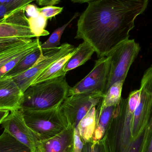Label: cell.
Masks as SVG:
<instances>
[{
    "label": "cell",
    "instance_id": "7c38bea8",
    "mask_svg": "<svg viewBox=\"0 0 152 152\" xmlns=\"http://www.w3.org/2000/svg\"><path fill=\"white\" fill-rule=\"evenodd\" d=\"M140 89V99L134 112L132 121L131 134L133 140L137 138L145 129L151 112L152 96L143 89Z\"/></svg>",
    "mask_w": 152,
    "mask_h": 152
},
{
    "label": "cell",
    "instance_id": "d6986e66",
    "mask_svg": "<svg viewBox=\"0 0 152 152\" xmlns=\"http://www.w3.org/2000/svg\"><path fill=\"white\" fill-rule=\"evenodd\" d=\"M34 152L4 129L0 135V152Z\"/></svg>",
    "mask_w": 152,
    "mask_h": 152
},
{
    "label": "cell",
    "instance_id": "277c9868",
    "mask_svg": "<svg viewBox=\"0 0 152 152\" xmlns=\"http://www.w3.org/2000/svg\"><path fill=\"white\" fill-rule=\"evenodd\" d=\"M21 110L26 124L40 141L53 137L69 126L60 106L46 110Z\"/></svg>",
    "mask_w": 152,
    "mask_h": 152
},
{
    "label": "cell",
    "instance_id": "ac0fdd59",
    "mask_svg": "<svg viewBox=\"0 0 152 152\" xmlns=\"http://www.w3.org/2000/svg\"><path fill=\"white\" fill-rule=\"evenodd\" d=\"M96 106H94L78 124V130L83 143L90 141L95 128Z\"/></svg>",
    "mask_w": 152,
    "mask_h": 152
},
{
    "label": "cell",
    "instance_id": "f546056e",
    "mask_svg": "<svg viewBox=\"0 0 152 152\" xmlns=\"http://www.w3.org/2000/svg\"><path fill=\"white\" fill-rule=\"evenodd\" d=\"M101 141L95 142L92 139L88 142L84 143V146L81 152H100Z\"/></svg>",
    "mask_w": 152,
    "mask_h": 152
},
{
    "label": "cell",
    "instance_id": "5b68a950",
    "mask_svg": "<svg viewBox=\"0 0 152 152\" xmlns=\"http://www.w3.org/2000/svg\"><path fill=\"white\" fill-rule=\"evenodd\" d=\"M140 50V45L134 39H129L119 44L106 55L110 60L108 90L115 82L125 81L129 70Z\"/></svg>",
    "mask_w": 152,
    "mask_h": 152
},
{
    "label": "cell",
    "instance_id": "9a60e30c",
    "mask_svg": "<svg viewBox=\"0 0 152 152\" xmlns=\"http://www.w3.org/2000/svg\"><path fill=\"white\" fill-rule=\"evenodd\" d=\"M94 52V50L92 46L84 41L76 47L74 54L64 67V71L67 73L84 65L91 59Z\"/></svg>",
    "mask_w": 152,
    "mask_h": 152
},
{
    "label": "cell",
    "instance_id": "e575fe53",
    "mask_svg": "<svg viewBox=\"0 0 152 152\" xmlns=\"http://www.w3.org/2000/svg\"><path fill=\"white\" fill-rule=\"evenodd\" d=\"M38 5L40 6L54 5L59 3L60 0H36Z\"/></svg>",
    "mask_w": 152,
    "mask_h": 152
},
{
    "label": "cell",
    "instance_id": "1f68e13d",
    "mask_svg": "<svg viewBox=\"0 0 152 152\" xmlns=\"http://www.w3.org/2000/svg\"><path fill=\"white\" fill-rule=\"evenodd\" d=\"M25 14L27 18H34L40 14L39 8L34 4H29L25 7Z\"/></svg>",
    "mask_w": 152,
    "mask_h": 152
},
{
    "label": "cell",
    "instance_id": "d4e9b609",
    "mask_svg": "<svg viewBox=\"0 0 152 152\" xmlns=\"http://www.w3.org/2000/svg\"><path fill=\"white\" fill-rule=\"evenodd\" d=\"M42 43L40 41L36 44L34 45L33 46H31L29 48L26 50V51L22 53L20 55L18 56L16 58L12 59L11 60L7 62L4 66L0 68V77H3L7 74L9 71H10L21 60V59L23 58L27 54H28L31 52L33 51L34 50L40 46Z\"/></svg>",
    "mask_w": 152,
    "mask_h": 152
},
{
    "label": "cell",
    "instance_id": "603a6c76",
    "mask_svg": "<svg viewBox=\"0 0 152 152\" xmlns=\"http://www.w3.org/2000/svg\"><path fill=\"white\" fill-rule=\"evenodd\" d=\"M28 19L31 32L35 37L39 38L50 34V32L45 29L48 19L41 13L37 17Z\"/></svg>",
    "mask_w": 152,
    "mask_h": 152
},
{
    "label": "cell",
    "instance_id": "f1b7e54d",
    "mask_svg": "<svg viewBox=\"0 0 152 152\" xmlns=\"http://www.w3.org/2000/svg\"><path fill=\"white\" fill-rule=\"evenodd\" d=\"M141 89L134 90L129 94L127 97L128 106L130 110L134 112L140 99Z\"/></svg>",
    "mask_w": 152,
    "mask_h": 152
},
{
    "label": "cell",
    "instance_id": "4fadbf2b",
    "mask_svg": "<svg viewBox=\"0 0 152 152\" xmlns=\"http://www.w3.org/2000/svg\"><path fill=\"white\" fill-rule=\"evenodd\" d=\"M75 128L69 126L57 135L47 140L40 141L41 152H74Z\"/></svg>",
    "mask_w": 152,
    "mask_h": 152
},
{
    "label": "cell",
    "instance_id": "4dcf8cb0",
    "mask_svg": "<svg viewBox=\"0 0 152 152\" xmlns=\"http://www.w3.org/2000/svg\"><path fill=\"white\" fill-rule=\"evenodd\" d=\"M84 143L78 130L77 128L75 129L74 137V152H81Z\"/></svg>",
    "mask_w": 152,
    "mask_h": 152
},
{
    "label": "cell",
    "instance_id": "d590c367",
    "mask_svg": "<svg viewBox=\"0 0 152 152\" xmlns=\"http://www.w3.org/2000/svg\"><path fill=\"white\" fill-rule=\"evenodd\" d=\"M9 111L7 110H0V125H1L4 120L9 115Z\"/></svg>",
    "mask_w": 152,
    "mask_h": 152
},
{
    "label": "cell",
    "instance_id": "74e56055",
    "mask_svg": "<svg viewBox=\"0 0 152 152\" xmlns=\"http://www.w3.org/2000/svg\"><path fill=\"white\" fill-rule=\"evenodd\" d=\"M100 152H106L104 143L103 142H102L101 143V151Z\"/></svg>",
    "mask_w": 152,
    "mask_h": 152
},
{
    "label": "cell",
    "instance_id": "52a82bcc",
    "mask_svg": "<svg viewBox=\"0 0 152 152\" xmlns=\"http://www.w3.org/2000/svg\"><path fill=\"white\" fill-rule=\"evenodd\" d=\"M110 73V60L107 56L96 61L90 73L70 88L69 96L82 93H96L104 97L107 93Z\"/></svg>",
    "mask_w": 152,
    "mask_h": 152
},
{
    "label": "cell",
    "instance_id": "d6a6232c",
    "mask_svg": "<svg viewBox=\"0 0 152 152\" xmlns=\"http://www.w3.org/2000/svg\"><path fill=\"white\" fill-rule=\"evenodd\" d=\"M142 152H152V129L149 132L146 131Z\"/></svg>",
    "mask_w": 152,
    "mask_h": 152
},
{
    "label": "cell",
    "instance_id": "cb8c5ba5",
    "mask_svg": "<svg viewBox=\"0 0 152 152\" xmlns=\"http://www.w3.org/2000/svg\"><path fill=\"white\" fill-rule=\"evenodd\" d=\"M140 88L143 89L152 96V66L145 70L141 82ZM152 129V106L150 119L146 127V131L149 132Z\"/></svg>",
    "mask_w": 152,
    "mask_h": 152
},
{
    "label": "cell",
    "instance_id": "6da1fadb",
    "mask_svg": "<svg viewBox=\"0 0 152 152\" xmlns=\"http://www.w3.org/2000/svg\"><path fill=\"white\" fill-rule=\"evenodd\" d=\"M148 0H96L88 3L79 16L75 38L94 48L98 58L105 57L128 40L137 17L145 10Z\"/></svg>",
    "mask_w": 152,
    "mask_h": 152
},
{
    "label": "cell",
    "instance_id": "4316f807",
    "mask_svg": "<svg viewBox=\"0 0 152 152\" xmlns=\"http://www.w3.org/2000/svg\"><path fill=\"white\" fill-rule=\"evenodd\" d=\"M146 128L137 138L132 141L126 152H142Z\"/></svg>",
    "mask_w": 152,
    "mask_h": 152
},
{
    "label": "cell",
    "instance_id": "8fae6325",
    "mask_svg": "<svg viewBox=\"0 0 152 152\" xmlns=\"http://www.w3.org/2000/svg\"><path fill=\"white\" fill-rule=\"evenodd\" d=\"M23 94L12 77H0V110H20Z\"/></svg>",
    "mask_w": 152,
    "mask_h": 152
},
{
    "label": "cell",
    "instance_id": "e0dca14e",
    "mask_svg": "<svg viewBox=\"0 0 152 152\" xmlns=\"http://www.w3.org/2000/svg\"><path fill=\"white\" fill-rule=\"evenodd\" d=\"M41 45L26 55L16 66L4 76L12 77L29 69L36 63L43 52Z\"/></svg>",
    "mask_w": 152,
    "mask_h": 152
},
{
    "label": "cell",
    "instance_id": "7402d4cb",
    "mask_svg": "<svg viewBox=\"0 0 152 152\" xmlns=\"http://www.w3.org/2000/svg\"><path fill=\"white\" fill-rule=\"evenodd\" d=\"M79 16V14L78 12L75 13V15L66 23L55 29L49 38L44 43H42L41 48L42 49H51L61 45V39L64 31L70 23Z\"/></svg>",
    "mask_w": 152,
    "mask_h": 152
},
{
    "label": "cell",
    "instance_id": "f35d334b",
    "mask_svg": "<svg viewBox=\"0 0 152 152\" xmlns=\"http://www.w3.org/2000/svg\"><path fill=\"white\" fill-rule=\"evenodd\" d=\"M34 152H41V151H40V150H39V147H38V149H37V150H36V151H34Z\"/></svg>",
    "mask_w": 152,
    "mask_h": 152
},
{
    "label": "cell",
    "instance_id": "3957f363",
    "mask_svg": "<svg viewBox=\"0 0 152 152\" xmlns=\"http://www.w3.org/2000/svg\"><path fill=\"white\" fill-rule=\"evenodd\" d=\"M134 112L128 106L127 98H121L116 105L113 117L102 138L106 152H126L133 141L132 121Z\"/></svg>",
    "mask_w": 152,
    "mask_h": 152
},
{
    "label": "cell",
    "instance_id": "ba28073f",
    "mask_svg": "<svg viewBox=\"0 0 152 152\" xmlns=\"http://www.w3.org/2000/svg\"><path fill=\"white\" fill-rule=\"evenodd\" d=\"M104 96L96 93H82L68 96L60 108L69 126L75 129L84 116L94 106H96Z\"/></svg>",
    "mask_w": 152,
    "mask_h": 152
},
{
    "label": "cell",
    "instance_id": "8992f818",
    "mask_svg": "<svg viewBox=\"0 0 152 152\" xmlns=\"http://www.w3.org/2000/svg\"><path fill=\"white\" fill-rule=\"evenodd\" d=\"M75 49L73 45L64 43L58 47L43 49V52L36 63L26 71L12 77L23 93L34 81L53 63Z\"/></svg>",
    "mask_w": 152,
    "mask_h": 152
},
{
    "label": "cell",
    "instance_id": "ffe728a7",
    "mask_svg": "<svg viewBox=\"0 0 152 152\" xmlns=\"http://www.w3.org/2000/svg\"><path fill=\"white\" fill-rule=\"evenodd\" d=\"M40 41L39 38L31 39L26 42L9 48L0 52V68L12 59L16 58L26 50Z\"/></svg>",
    "mask_w": 152,
    "mask_h": 152
},
{
    "label": "cell",
    "instance_id": "30bf717a",
    "mask_svg": "<svg viewBox=\"0 0 152 152\" xmlns=\"http://www.w3.org/2000/svg\"><path fill=\"white\" fill-rule=\"evenodd\" d=\"M24 9L15 11L0 20V38L35 37L31 32Z\"/></svg>",
    "mask_w": 152,
    "mask_h": 152
},
{
    "label": "cell",
    "instance_id": "8d00e7d4",
    "mask_svg": "<svg viewBox=\"0 0 152 152\" xmlns=\"http://www.w3.org/2000/svg\"><path fill=\"white\" fill-rule=\"evenodd\" d=\"M71 1L77 3H88L89 2L93 1L96 0H70Z\"/></svg>",
    "mask_w": 152,
    "mask_h": 152
},
{
    "label": "cell",
    "instance_id": "83f0119b",
    "mask_svg": "<svg viewBox=\"0 0 152 152\" xmlns=\"http://www.w3.org/2000/svg\"><path fill=\"white\" fill-rule=\"evenodd\" d=\"M63 10V7H58L54 5H48L42 8H39L40 13L48 20H51L57 15L60 14Z\"/></svg>",
    "mask_w": 152,
    "mask_h": 152
},
{
    "label": "cell",
    "instance_id": "7a4b0ae2",
    "mask_svg": "<svg viewBox=\"0 0 152 152\" xmlns=\"http://www.w3.org/2000/svg\"><path fill=\"white\" fill-rule=\"evenodd\" d=\"M66 76L30 86L23 94L21 110H43L60 107L69 96L71 88Z\"/></svg>",
    "mask_w": 152,
    "mask_h": 152
},
{
    "label": "cell",
    "instance_id": "2e32d148",
    "mask_svg": "<svg viewBox=\"0 0 152 152\" xmlns=\"http://www.w3.org/2000/svg\"><path fill=\"white\" fill-rule=\"evenodd\" d=\"M75 49V48L72 51L53 63L34 81L32 85L45 80L66 76V73L64 71V67L74 54Z\"/></svg>",
    "mask_w": 152,
    "mask_h": 152
},
{
    "label": "cell",
    "instance_id": "9c48e42d",
    "mask_svg": "<svg viewBox=\"0 0 152 152\" xmlns=\"http://www.w3.org/2000/svg\"><path fill=\"white\" fill-rule=\"evenodd\" d=\"M1 125L4 129L33 151L38 149L40 141L26 124L21 109L10 111Z\"/></svg>",
    "mask_w": 152,
    "mask_h": 152
},
{
    "label": "cell",
    "instance_id": "484cf974",
    "mask_svg": "<svg viewBox=\"0 0 152 152\" xmlns=\"http://www.w3.org/2000/svg\"><path fill=\"white\" fill-rule=\"evenodd\" d=\"M30 39H24L16 37L0 38V52L13 46L26 42Z\"/></svg>",
    "mask_w": 152,
    "mask_h": 152
},
{
    "label": "cell",
    "instance_id": "836d02e7",
    "mask_svg": "<svg viewBox=\"0 0 152 152\" xmlns=\"http://www.w3.org/2000/svg\"><path fill=\"white\" fill-rule=\"evenodd\" d=\"M36 0H0V5L3 4H18L25 7Z\"/></svg>",
    "mask_w": 152,
    "mask_h": 152
},
{
    "label": "cell",
    "instance_id": "44dd1931",
    "mask_svg": "<svg viewBox=\"0 0 152 152\" xmlns=\"http://www.w3.org/2000/svg\"><path fill=\"white\" fill-rule=\"evenodd\" d=\"M125 81L119 80L113 83L99 104L102 107L114 106L118 104L121 99V93Z\"/></svg>",
    "mask_w": 152,
    "mask_h": 152
},
{
    "label": "cell",
    "instance_id": "5bb4252c",
    "mask_svg": "<svg viewBox=\"0 0 152 152\" xmlns=\"http://www.w3.org/2000/svg\"><path fill=\"white\" fill-rule=\"evenodd\" d=\"M96 110L95 128L92 139L95 142L101 141L105 135L106 130L113 117L115 107H101L98 104Z\"/></svg>",
    "mask_w": 152,
    "mask_h": 152
}]
</instances>
